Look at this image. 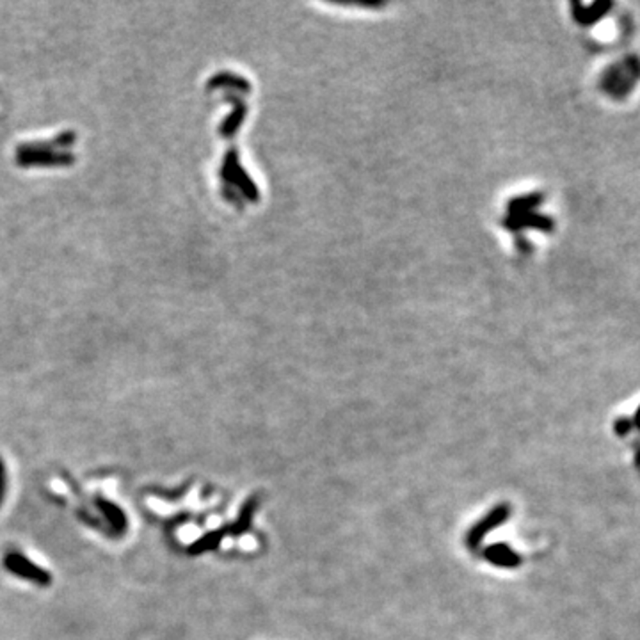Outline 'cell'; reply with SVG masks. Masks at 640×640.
Wrapping results in <instances>:
<instances>
[{
    "label": "cell",
    "mask_w": 640,
    "mask_h": 640,
    "mask_svg": "<svg viewBox=\"0 0 640 640\" xmlns=\"http://www.w3.org/2000/svg\"><path fill=\"white\" fill-rule=\"evenodd\" d=\"M4 565L9 573L21 578V580L32 582L39 587L50 583V574L46 573L43 567H39L36 562L30 561L29 557H26L20 549H9L4 557Z\"/></svg>",
    "instance_id": "obj_1"
},
{
    "label": "cell",
    "mask_w": 640,
    "mask_h": 640,
    "mask_svg": "<svg viewBox=\"0 0 640 640\" xmlns=\"http://www.w3.org/2000/svg\"><path fill=\"white\" fill-rule=\"evenodd\" d=\"M486 558L491 564L505 565V567H511V565L518 564L516 553L512 552V549H509L507 546H491L486 552Z\"/></svg>",
    "instance_id": "obj_4"
},
{
    "label": "cell",
    "mask_w": 640,
    "mask_h": 640,
    "mask_svg": "<svg viewBox=\"0 0 640 640\" xmlns=\"http://www.w3.org/2000/svg\"><path fill=\"white\" fill-rule=\"evenodd\" d=\"M98 509H100L104 518L107 520L109 534L114 537L123 536L126 530V518H125V514H123V511H121L117 505L105 502V500H100V502H98Z\"/></svg>",
    "instance_id": "obj_3"
},
{
    "label": "cell",
    "mask_w": 640,
    "mask_h": 640,
    "mask_svg": "<svg viewBox=\"0 0 640 640\" xmlns=\"http://www.w3.org/2000/svg\"><path fill=\"white\" fill-rule=\"evenodd\" d=\"M505 516H507V511H505L503 507H498V509H495V511H491L489 514H487L486 520L480 521V523H478L477 527H473V530L468 534V545L470 546L478 545V543L482 540L484 536H487L491 530H495V528L498 527L503 520H505Z\"/></svg>",
    "instance_id": "obj_2"
},
{
    "label": "cell",
    "mask_w": 640,
    "mask_h": 640,
    "mask_svg": "<svg viewBox=\"0 0 640 640\" xmlns=\"http://www.w3.org/2000/svg\"><path fill=\"white\" fill-rule=\"evenodd\" d=\"M6 493H8V471H6L4 461L0 459V507L4 503Z\"/></svg>",
    "instance_id": "obj_5"
}]
</instances>
